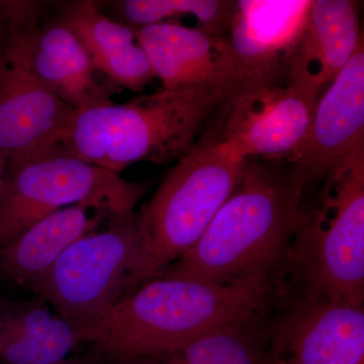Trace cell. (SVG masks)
<instances>
[{
	"instance_id": "cell-24",
	"label": "cell",
	"mask_w": 364,
	"mask_h": 364,
	"mask_svg": "<svg viewBox=\"0 0 364 364\" xmlns=\"http://www.w3.org/2000/svg\"><path fill=\"white\" fill-rule=\"evenodd\" d=\"M267 364H284V359H282V355H280L279 349H277V347H275L274 354H273L272 358L267 361Z\"/></svg>"
},
{
	"instance_id": "cell-15",
	"label": "cell",
	"mask_w": 364,
	"mask_h": 364,
	"mask_svg": "<svg viewBox=\"0 0 364 364\" xmlns=\"http://www.w3.org/2000/svg\"><path fill=\"white\" fill-rule=\"evenodd\" d=\"M363 40L358 2L312 0L303 32L287 59L289 80L320 91L343 70Z\"/></svg>"
},
{
	"instance_id": "cell-4",
	"label": "cell",
	"mask_w": 364,
	"mask_h": 364,
	"mask_svg": "<svg viewBox=\"0 0 364 364\" xmlns=\"http://www.w3.org/2000/svg\"><path fill=\"white\" fill-rule=\"evenodd\" d=\"M246 160L212 138L198 141L178 160L136 213L140 256L130 293L195 245L240 183Z\"/></svg>"
},
{
	"instance_id": "cell-13",
	"label": "cell",
	"mask_w": 364,
	"mask_h": 364,
	"mask_svg": "<svg viewBox=\"0 0 364 364\" xmlns=\"http://www.w3.org/2000/svg\"><path fill=\"white\" fill-rule=\"evenodd\" d=\"M73 111L7 44L0 61V151L9 161L39 149Z\"/></svg>"
},
{
	"instance_id": "cell-7",
	"label": "cell",
	"mask_w": 364,
	"mask_h": 364,
	"mask_svg": "<svg viewBox=\"0 0 364 364\" xmlns=\"http://www.w3.org/2000/svg\"><path fill=\"white\" fill-rule=\"evenodd\" d=\"M327 182L334 193L317 215L305 214L289 261L304 293L363 305L364 155Z\"/></svg>"
},
{
	"instance_id": "cell-16",
	"label": "cell",
	"mask_w": 364,
	"mask_h": 364,
	"mask_svg": "<svg viewBox=\"0 0 364 364\" xmlns=\"http://www.w3.org/2000/svg\"><path fill=\"white\" fill-rule=\"evenodd\" d=\"M56 6L55 18L75 35L95 71L135 92L156 78L139 43L136 28L112 20L100 11L97 2L76 0Z\"/></svg>"
},
{
	"instance_id": "cell-2",
	"label": "cell",
	"mask_w": 364,
	"mask_h": 364,
	"mask_svg": "<svg viewBox=\"0 0 364 364\" xmlns=\"http://www.w3.org/2000/svg\"><path fill=\"white\" fill-rule=\"evenodd\" d=\"M223 102L221 95L203 88L161 87L124 105L73 111L51 139L23 159L73 157L117 174L136 162L178 161Z\"/></svg>"
},
{
	"instance_id": "cell-8",
	"label": "cell",
	"mask_w": 364,
	"mask_h": 364,
	"mask_svg": "<svg viewBox=\"0 0 364 364\" xmlns=\"http://www.w3.org/2000/svg\"><path fill=\"white\" fill-rule=\"evenodd\" d=\"M318 100V90L301 81L255 83L226 102L221 134L212 139L242 159L291 158L305 140Z\"/></svg>"
},
{
	"instance_id": "cell-21",
	"label": "cell",
	"mask_w": 364,
	"mask_h": 364,
	"mask_svg": "<svg viewBox=\"0 0 364 364\" xmlns=\"http://www.w3.org/2000/svg\"><path fill=\"white\" fill-rule=\"evenodd\" d=\"M11 33L9 0H0V61L6 51Z\"/></svg>"
},
{
	"instance_id": "cell-1",
	"label": "cell",
	"mask_w": 364,
	"mask_h": 364,
	"mask_svg": "<svg viewBox=\"0 0 364 364\" xmlns=\"http://www.w3.org/2000/svg\"><path fill=\"white\" fill-rule=\"evenodd\" d=\"M304 189L291 170L246 160L240 183L202 237L160 275L219 284L270 282L289 261L303 224Z\"/></svg>"
},
{
	"instance_id": "cell-3",
	"label": "cell",
	"mask_w": 364,
	"mask_h": 364,
	"mask_svg": "<svg viewBox=\"0 0 364 364\" xmlns=\"http://www.w3.org/2000/svg\"><path fill=\"white\" fill-rule=\"evenodd\" d=\"M270 282L219 284L155 277L112 306L92 344L107 363L130 364L176 350L235 321L264 312Z\"/></svg>"
},
{
	"instance_id": "cell-9",
	"label": "cell",
	"mask_w": 364,
	"mask_h": 364,
	"mask_svg": "<svg viewBox=\"0 0 364 364\" xmlns=\"http://www.w3.org/2000/svg\"><path fill=\"white\" fill-rule=\"evenodd\" d=\"M46 2L9 0V46L33 75L74 111L112 104L95 75L77 38L56 18L46 16Z\"/></svg>"
},
{
	"instance_id": "cell-18",
	"label": "cell",
	"mask_w": 364,
	"mask_h": 364,
	"mask_svg": "<svg viewBox=\"0 0 364 364\" xmlns=\"http://www.w3.org/2000/svg\"><path fill=\"white\" fill-rule=\"evenodd\" d=\"M87 205H69L43 218L18 238L0 249V274L28 287L42 277L67 249L81 237L97 231L105 221Z\"/></svg>"
},
{
	"instance_id": "cell-12",
	"label": "cell",
	"mask_w": 364,
	"mask_h": 364,
	"mask_svg": "<svg viewBox=\"0 0 364 364\" xmlns=\"http://www.w3.org/2000/svg\"><path fill=\"white\" fill-rule=\"evenodd\" d=\"M284 364H364V306L304 293L277 322Z\"/></svg>"
},
{
	"instance_id": "cell-17",
	"label": "cell",
	"mask_w": 364,
	"mask_h": 364,
	"mask_svg": "<svg viewBox=\"0 0 364 364\" xmlns=\"http://www.w3.org/2000/svg\"><path fill=\"white\" fill-rule=\"evenodd\" d=\"M85 342L38 296L0 299V364L58 363Z\"/></svg>"
},
{
	"instance_id": "cell-5",
	"label": "cell",
	"mask_w": 364,
	"mask_h": 364,
	"mask_svg": "<svg viewBox=\"0 0 364 364\" xmlns=\"http://www.w3.org/2000/svg\"><path fill=\"white\" fill-rule=\"evenodd\" d=\"M139 256L135 213L81 237L26 289L92 343L107 314L130 291Z\"/></svg>"
},
{
	"instance_id": "cell-6",
	"label": "cell",
	"mask_w": 364,
	"mask_h": 364,
	"mask_svg": "<svg viewBox=\"0 0 364 364\" xmlns=\"http://www.w3.org/2000/svg\"><path fill=\"white\" fill-rule=\"evenodd\" d=\"M146 188L77 158L7 162L0 193V249L43 218L69 205H87L109 220L134 215Z\"/></svg>"
},
{
	"instance_id": "cell-22",
	"label": "cell",
	"mask_w": 364,
	"mask_h": 364,
	"mask_svg": "<svg viewBox=\"0 0 364 364\" xmlns=\"http://www.w3.org/2000/svg\"><path fill=\"white\" fill-rule=\"evenodd\" d=\"M52 364H107L102 349L97 345H93L90 351L79 355L68 356L63 360Z\"/></svg>"
},
{
	"instance_id": "cell-23",
	"label": "cell",
	"mask_w": 364,
	"mask_h": 364,
	"mask_svg": "<svg viewBox=\"0 0 364 364\" xmlns=\"http://www.w3.org/2000/svg\"><path fill=\"white\" fill-rule=\"evenodd\" d=\"M7 162H9V159H7L6 154L0 151V193H1L4 176H6Z\"/></svg>"
},
{
	"instance_id": "cell-10",
	"label": "cell",
	"mask_w": 364,
	"mask_h": 364,
	"mask_svg": "<svg viewBox=\"0 0 364 364\" xmlns=\"http://www.w3.org/2000/svg\"><path fill=\"white\" fill-rule=\"evenodd\" d=\"M136 37L162 88H203L228 102L262 82L242 63L223 36L168 21L136 28Z\"/></svg>"
},
{
	"instance_id": "cell-19",
	"label": "cell",
	"mask_w": 364,
	"mask_h": 364,
	"mask_svg": "<svg viewBox=\"0 0 364 364\" xmlns=\"http://www.w3.org/2000/svg\"><path fill=\"white\" fill-rule=\"evenodd\" d=\"M252 314L176 350L130 364H267L275 352L272 323Z\"/></svg>"
},
{
	"instance_id": "cell-20",
	"label": "cell",
	"mask_w": 364,
	"mask_h": 364,
	"mask_svg": "<svg viewBox=\"0 0 364 364\" xmlns=\"http://www.w3.org/2000/svg\"><path fill=\"white\" fill-rule=\"evenodd\" d=\"M117 13L134 28L168 23L182 16H193L200 28L223 36L229 30L235 1L226 0H122L114 2Z\"/></svg>"
},
{
	"instance_id": "cell-14",
	"label": "cell",
	"mask_w": 364,
	"mask_h": 364,
	"mask_svg": "<svg viewBox=\"0 0 364 364\" xmlns=\"http://www.w3.org/2000/svg\"><path fill=\"white\" fill-rule=\"evenodd\" d=\"M311 4L312 0L235 1L227 39L258 80L273 82L280 66L287 65Z\"/></svg>"
},
{
	"instance_id": "cell-11",
	"label": "cell",
	"mask_w": 364,
	"mask_h": 364,
	"mask_svg": "<svg viewBox=\"0 0 364 364\" xmlns=\"http://www.w3.org/2000/svg\"><path fill=\"white\" fill-rule=\"evenodd\" d=\"M364 155V46L318 100L305 140L291 157V172L305 188L336 176Z\"/></svg>"
}]
</instances>
